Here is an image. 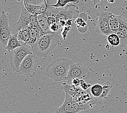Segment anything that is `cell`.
Returning a JSON list of instances; mask_svg holds the SVG:
<instances>
[{"instance_id": "cell-1", "label": "cell", "mask_w": 127, "mask_h": 113, "mask_svg": "<svg viewBox=\"0 0 127 113\" xmlns=\"http://www.w3.org/2000/svg\"><path fill=\"white\" fill-rule=\"evenodd\" d=\"M60 42L57 33H52L42 36L31 46L32 53L36 57H45L53 51Z\"/></svg>"}, {"instance_id": "cell-2", "label": "cell", "mask_w": 127, "mask_h": 113, "mask_svg": "<svg viewBox=\"0 0 127 113\" xmlns=\"http://www.w3.org/2000/svg\"><path fill=\"white\" fill-rule=\"evenodd\" d=\"M72 63L66 58H59L48 64L46 68L45 76L57 82L67 80L70 65Z\"/></svg>"}, {"instance_id": "cell-3", "label": "cell", "mask_w": 127, "mask_h": 113, "mask_svg": "<svg viewBox=\"0 0 127 113\" xmlns=\"http://www.w3.org/2000/svg\"><path fill=\"white\" fill-rule=\"evenodd\" d=\"M31 46L24 43L21 47L17 48L11 51L10 53V61L11 67L13 70L18 72L20 65L23 60L28 54H32Z\"/></svg>"}, {"instance_id": "cell-4", "label": "cell", "mask_w": 127, "mask_h": 113, "mask_svg": "<svg viewBox=\"0 0 127 113\" xmlns=\"http://www.w3.org/2000/svg\"><path fill=\"white\" fill-rule=\"evenodd\" d=\"M66 97L62 105L56 109L54 113H79L90 108L89 105H84L77 102L71 95L65 93Z\"/></svg>"}, {"instance_id": "cell-5", "label": "cell", "mask_w": 127, "mask_h": 113, "mask_svg": "<svg viewBox=\"0 0 127 113\" xmlns=\"http://www.w3.org/2000/svg\"><path fill=\"white\" fill-rule=\"evenodd\" d=\"M37 57L33 54H28L20 65L18 73L28 77L35 75Z\"/></svg>"}, {"instance_id": "cell-6", "label": "cell", "mask_w": 127, "mask_h": 113, "mask_svg": "<svg viewBox=\"0 0 127 113\" xmlns=\"http://www.w3.org/2000/svg\"><path fill=\"white\" fill-rule=\"evenodd\" d=\"M12 31L9 25V19L4 11L0 16V43L4 48L11 36Z\"/></svg>"}, {"instance_id": "cell-7", "label": "cell", "mask_w": 127, "mask_h": 113, "mask_svg": "<svg viewBox=\"0 0 127 113\" xmlns=\"http://www.w3.org/2000/svg\"><path fill=\"white\" fill-rule=\"evenodd\" d=\"M90 75V70L80 63H72L68 73L67 80L72 82L76 78L83 79Z\"/></svg>"}, {"instance_id": "cell-8", "label": "cell", "mask_w": 127, "mask_h": 113, "mask_svg": "<svg viewBox=\"0 0 127 113\" xmlns=\"http://www.w3.org/2000/svg\"><path fill=\"white\" fill-rule=\"evenodd\" d=\"M79 15L78 8L75 4H68L60 11L56 16V22L59 24L61 21H66L71 20L75 21Z\"/></svg>"}, {"instance_id": "cell-9", "label": "cell", "mask_w": 127, "mask_h": 113, "mask_svg": "<svg viewBox=\"0 0 127 113\" xmlns=\"http://www.w3.org/2000/svg\"><path fill=\"white\" fill-rule=\"evenodd\" d=\"M111 12L102 11L97 14L98 19L96 31L100 34L109 36L114 33L111 30L109 25V16Z\"/></svg>"}, {"instance_id": "cell-10", "label": "cell", "mask_w": 127, "mask_h": 113, "mask_svg": "<svg viewBox=\"0 0 127 113\" xmlns=\"http://www.w3.org/2000/svg\"><path fill=\"white\" fill-rule=\"evenodd\" d=\"M32 14L25 7H23L18 21L13 25V34L18 33L20 31L28 28L30 26Z\"/></svg>"}, {"instance_id": "cell-11", "label": "cell", "mask_w": 127, "mask_h": 113, "mask_svg": "<svg viewBox=\"0 0 127 113\" xmlns=\"http://www.w3.org/2000/svg\"><path fill=\"white\" fill-rule=\"evenodd\" d=\"M127 19H125L122 15H115L110 13L109 16V25L111 31L116 33L119 30Z\"/></svg>"}, {"instance_id": "cell-12", "label": "cell", "mask_w": 127, "mask_h": 113, "mask_svg": "<svg viewBox=\"0 0 127 113\" xmlns=\"http://www.w3.org/2000/svg\"><path fill=\"white\" fill-rule=\"evenodd\" d=\"M115 33H116L120 39L121 42L119 47H125L127 44V20Z\"/></svg>"}, {"instance_id": "cell-13", "label": "cell", "mask_w": 127, "mask_h": 113, "mask_svg": "<svg viewBox=\"0 0 127 113\" xmlns=\"http://www.w3.org/2000/svg\"><path fill=\"white\" fill-rule=\"evenodd\" d=\"M27 28L28 29L29 32H30V37L28 42L26 44L30 46H32L36 42L37 40L42 36V35L38 29H37L36 28L29 27Z\"/></svg>"}, {"instance_id": "cell-14", "label": "cell", "mask_w": 127, "mask_h": 113, "mask_svg": "<svg viewBox=\"0 0 127 113\" xmlns=\"http://www.w3.org/2000/svg\"><path fill=\"white\" fill-rule=\"evenodd\" d=\"M86 91L90 94L92 98L99 101V99L103 91V87L98 84H96L90 86Z\"/></svg>"}, {"instance_id": "cell-15", "label": "cell", "mask_w": 127, "mask_h": 113, "mask_svg": "<svg viewBox=\"0 0 127 113\" xmlns=\"http://www.w3.org/2000/svg\"><path fill=\"white\" fill-rule=\"evenodd\" d=\"M47 15L45 13L40 15H37V19H38V24L39 28L42 32H43L46 34H51L53 32L50 31V27H48L47 22Z\"/></svg>"}, {"instance_id": "cell-16", "label": "cell", "mask_w": 127, "mask_h": 113, "mask_svg": "<svg viewBox=\"0 0 127 113\" xmlns=\"http://www.w3.org/2000/svg\"><path fill=\"white\" fill-rule=\"evenodd\" d=\"M22 45L18 39V33L11 35L8 44L5 49L8 52H11V51L15 50L17 48L21 47Z\"/></svg>"}, {"instance_id": "cell-17", "label": "cell", "mask_w": 127, "mask_h": 113, "mask_svg": "<svg viewBox=\"0 0 127 113\" xmlns=\"http://www.w3.org/2000/svg\"><path fill=\"white\" fill-rule=\"evenodd\" d=\"M70 3H72L76 5L79 3V1L78 0H57V2L56 3L52 4V6L56 8L63 9L64 8Z\"/></svg>"}, {"instance_id": "cell-18", "label": "cell", "mask_w": 127, "mask_h": 113, "mask_svg": "<svg viewBox=\"0 0 127 113\" xmlns=\"http://www.w3.org/2000/svg\"><path fill=\"white\" fill-rule=\"evenodd\" d=\"M30 32L28 29H24L20 31L18 33V39L20 42H22L25 43H26L30 39Z\"/></svg>"}, {"instance_id": "cell-19", "label": "cell", "mask_w": 127, "mask_h": 113, "mask_svg": "<svg viewBox=\"0 0 127 113\" xmlns=\"http://www.w3.org/2000/svg\"><path fill=\"white\" fill-rule=\"evenodd\" d=\"M108 42L112 47H117L120 45V39L116 33H112L108 36Z\"/></svg>"}, {"instance_id": "cell-20", "label": "cell", "mask_w": 127, "mask_h": 113, "mask_svg": "<svg viewBox=\"0 0 127 113\" xmlns=\"http://www.w3.org/2000/svg\"><path fill=\"white\" fill-rule=\"evenodd\" d=\"M103 93L101 95V96L100 97L99 101H102V100L104 99V98L107 96V95H108L109 92L110 90V89L111 88V84L109 82H106L103 85Z\"/></svg>"}, {"instance_id": "cell-21", "label": "cell", "mask_w": 127, "mask_h": 113, "mask_svg": "<svg viewBox=\"0 0 127 113\" xmlns=\"http://www.w3.org/2000/svg\"><path fill=\"white\" fill-rule=\"evenodd\" d=\"M47 22L48 27H50L51 25L55 24L56 22V18L54 16H48L47 19Z\"/></svg>"}, {"instance_id": "cell-22", "label": "cell", "mask_w": 127, "mask_h": 113, "mask_svg": "<svg viewBox=\"0 0 127 113\" xmlns=\"http://www.w3.org/2000/svg\"><path fill=\"white\" fill-rule=\"evenodd\" d=\"M59 28V26L58 24H57V23H55V24L51 25L50 27V31L53 33H57V32L58 31Z\"/></svg>"}, {"instance_id": "cell-23", "label": "cell", "mask_w": 127, "mask_h": 113, "mask_svg": "<svg viewBox=\"0 0 127 113\" xmlns=\"http://www.w3.org/2000/svg\"><path fill=\"white\" fill-rule=\"evenodd\" d=\"M91 1L94 4H97L98 3H100L102 1V0H91Z\"/></svg>"}, {"instance_id": "cell-24", "label": "cell", "mask_w": 127, "mask_h": 113, "mask_svg": "<svg viewBox=\"0 0 127 113\" xmlns=\"http://www.w3.org/2000/svg\"><path fill=\"white\" fill-rule=\"evenodd\" d=\"M108 2L110 3H113L115 2V0H108Z\"/></svg>"}]
</instances>
